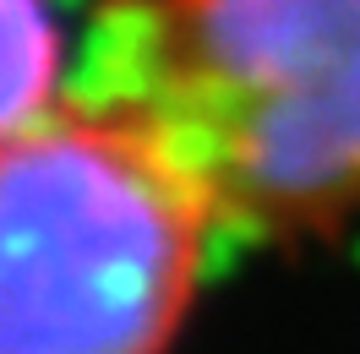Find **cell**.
Returning a JSON list of instances; mask_svg holds the SVG:
<instances>
[{
	"label": "cell",
	"instance_id": "obj_2",
	"mask_svg": "<svg viewBox=\"0 0 360 354\" xmlns=\"http://www.w3.org/2000/svg\"><path fill=\"white\" fill-rule=\"evenodd\" d=\"M219 240L131 114L66 98L0 142V354H169Z\"/></svg>",
	"mask_w": 360,
	"mask_h": 354
},
{
	"label": "cell",
	"instance_id": "obj_1",
	"mask_svg": "<svg viewBox=\"0 0 360 354\" xmlns=\"http://www.w3.org/2000/svg\"><path fill=\"white\" fill-rule=\"evenodd\" d=\"M71 98L131 114L224 240L360 218V0H93Z\"/></svg>",
	"mask_w": 360,
	"mask_h": 354
},
{
	"label": "cell",
	"instance_id": "obj_3",
	"mask_svg": "<svg viewBox=\"0 0 360 354\" xmlns=\"http://www.w3.org/2000/svg\"><path fill=\"white\" fill-rule=\"evenodd\" d=\"M55 0H0V142L71 98V55Z\"/></svg>",
	"mask_w": 360,
	"mask_h": 354
}]
</instances>
